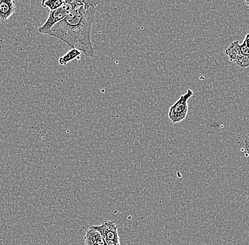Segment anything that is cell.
<instances>
[{
	"mask_svg": "<svg viewBox=\"0 0 249 245\" xmlns=\"http://www.w3.org/2000/svg\"><path fill=\"white\" fill-rule=\"evenodd\" d=\"M101 1H85L65 19L54 25L48 35L62 40L70 49H76L82 53L94 58L91 41V29L96 7Z\"/></svg>",
	"mask_w": 249,
	"mask_h": 245,
	"instance_id": "cell-1",
	"label": "cell"
},
{
	"mask_svg": "<svg viewBox=\"0 0 249 245\" xmlns=\"http://www.w3.org/2000/svg\"><path fill=\"white\" fill-rule=\"evenodd\" d=\"M83 4V1H65V3L54 11H51L48 19L45 24L38 29V32L42 34L48 35L54 25L65 19L73 11L75 10L79 6Z\"/></svg>",
	"mask_w": 249,
	"mask_h": 245,
	"instance_id": "cell-2",
	"label": "cell"
},
{
	"mask_svg": "<svg viewBox=\"0 0 249 245\" xmlns=\"http://www.w3.org/2000/svg\"><path fill=\"white\" fill-rule=\"evenodd\" d=\"M193 96V91L188 89L186 94L180 96L178 100L171 105L168 115L173 123H179L186 118L188 112V101Z\"/></svg>",
	"mask_w": 249,
	"mask_h": 245,
	"instance_id": "cell-3",
	"label": "cell"
},
{
	"mask_svg": "<svg viewBox=\"0 0 249 245\" xmlns=\"http://www.w3.org/2000/svg\"><path fill=\"white\" fill-rule=\"evenodd\" d=\"M225 54L231 63H236L241 68L249 66V57L244 55L241 52L239 42L234 41L225 50Z\"/></svg>",
	"mask_w": 249,
	"mask_h": 245,
	"instance_id": "cell-4",
	"label": "cell"
},
{
	"mask_svg": "<svg viewBox=\"0 0 249 245\" xmlns=\"http://www.w3.org/2000/svg\"><path fill=\"white\" fill-rule=\"evenodd\" d=\"M95 227L102 234L105 240H112L117 243H121L116 221H106L99 226H95Z\"/></svg>",
	"mask_w": 249,
	"mask_h": 245,
	"instance_id": "cell-5",
	"label": "cell"
},
{
	"mask_svg": "<svg viewBox=\"0 0 249 245\" xmlns=\"http://www.w3.org/2000/svg\"><path fill=\"white\" fill-rule=\"evenodd\" d=\"M84 241L85 245H107L105 239L95 226H91L87 229Z\"/></svg>",
	"mask_w": 249,
	"mask_h": 245,
	"instance_id": "cell-6",
	"label": "cell"
},
{
	"mask_svg": "<svg viewBox=\"0 0 249 245\" xmlns=\"http://www.w3.org/2000/svg\"><path fill=\"white\" fill-rule=\"evenodd\" d=\"M16 2L14 0H0V23L5 24L15 13Z\"/></svg>",
	"mask_w": 249,
	"mask_h": 245,
	"instance_id": "cell-7",
	"label": "cell"
},
{
	"mask_svg": "<svg viewBox=\"0 0 249 245\" xmlns=\"http://www.w3.org/2000/svg\"><path fill=\"white\" fill-rule=\"evenodd\" d=\"M82 54V52L78 50V49H70L66 55L62 56V57L59 59L58 63L60 65H67L70 62L72 61V60H75V59L80 60V56Z\"/></svg>",
	"mask_w": 249,
	"mask_h": 245,
	"instance_id": "cell-8",
	"label": "cell"
},
{
	"mask_svg": "<svg viewBox=\"0 0 249 245\" xmlns=\"http://www.w3.org/2000/svg\"><path fill=\"white\" fill-rule=\"evenodd\" d=\"M65 1V0H43L42 6L45 8H49L51 11H54L61 7Z\"/></svg>",
	"mask_w": 249,
	"mask_h": 245,
	"instance_id": "cell-9",
	"label": "cell"
},
{
	"mask_svg": "<svg viewBox=\"0 0 249 245\" xmlns=\"http://www.w3.org/2000/svg\"><path fill=\"white\" fill-rule=\"evenodd\" d=\"M244 144H245L246 149H247V152L249 154V133L246 136L245 142H244Z\"/></svg>",
	"mask_w": 249,
	"mask_h": 245,
	"instance_id": "cell-10",
	"label": "cell"
},
{
	"mask_svg": "<svg viewBox=\"0 0 249 245\" xmlns=\"http://www.w3.org/2000/svg\"><path fill=\"white\" fill-rule=\"evenodd\" d=\"M244 41H245L247 47L249 48V34H247V36H246L245 39H244Z\"/></svg>",
	"mask_w": 249,
	"mask_h": 245,
	"instance_id": "cell-11",
	"label": "cell"
},
{
	"mask_svg": "<svg viewBox=\"0 0 249 245\" xmlns=\"http://www.w3.org/2000/svg\"><path fill=\"white\" fill-rule=\"evenodd\" d=\"M245 3L247 4V5L249 6V1H246Z\"/></svg>",
	"mask_w": 249,
	"mask_h": 245,
	"instance_id": "cell-12",
	"label": "cell"
}]
</instances>
